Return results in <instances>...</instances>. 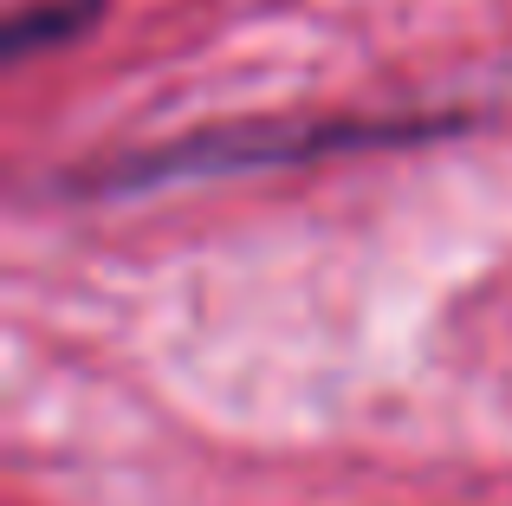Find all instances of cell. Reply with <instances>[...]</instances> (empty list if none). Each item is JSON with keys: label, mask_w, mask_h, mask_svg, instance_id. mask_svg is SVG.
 Returning <instances> with one entry per match:
<instances>
[{"label": "cell", "mask_w": 512, "mask_h": 506, "mask_svg": "<svg viewBox=\"0 0 512 506\" xmlns=\"http://www.w3.org/2000/svg\"><path fill=\"white\" fill-rule=\"evenodd\" d=\"M376 137H409V124L396 130H370V124H299V130H227V137H195L175 143L163 156H143L124 182H156V176H221V169H260V163H299V156H331V150H357Z\"/></svg>", "instance_id": "obj_1"}, {"label": "cell", "mask_w": 512, "mask_h": 506, "mask_svg": "<svg viewBox=\"0 0 512 506\" xmlns=\"http://www.w3.org/2000/svg\"><path fill=\"white\" fill-rule=\"evenodd\" d=\"M91 13H98V0H39V7H26L20 20H13L7 46L13 52H39V46H52V39H65L72 26H85Z\"/></svg>", "instance_id": "obj_2"}]
</instances>
